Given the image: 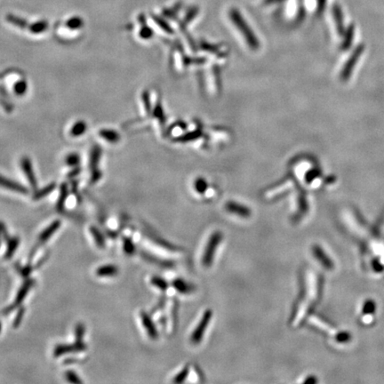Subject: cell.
Wrapping results in <instances>:
<instances>
[{"mask_svg":"<svg viewBox=\"0 0 384 384\" xmlns=\"http://www.w3.org/2000/svg\"><path fill=\"white\" fill-rule=\"evenodd\" d=\"M230 18L236 27L238 28V30L243 34L244 39L246 40L247 44L253 48L257 47V38L254 36L253 32L251 31L248 24L243 18V16H241L240 12L237 9H231V12H230Z\"/></svg>","mask_w":384,"mask_h":384,"instance_id":"6da1fadb","label":"cell"},{"mask_svg":"<svg viewBox=\"0 0 384 384\" xmlns=\"http://www.w3.org/2000/svg\"><path fill=\"white\" fill-rule=\"evenodd\" d=\"M222 239V233L214 232L208 240V244H207L205 252H204L203 259H202L204 266H211L212 259L214 257V253L216 252V248L221 243Z\"/></svg>","mask_w":384,"mask_h":384,"instance_id":"7a4b0ae2","label":"cell"},{"mask_svg":"<svg viewBox=\"0 0 384 384\" xmlns=\"http://www.w3.org/2000/svg\"><path fill=\"white\" fill-rule=\"evenodd\" d=\"M86 344L83 342H75V344H59L54 348V356L59 357L68 353L80 352L86 350Z\"/></svg>","mask_w":384,"mask_h":384,"instance_id":"3957f363","label":"cell"},{"mask_svg":"<svg viewBox=\"0 0 384 384\" xmlns=\"http://www.w3.org/2000/svg\"><path fill=\"white\" fill-rule=\"evenodd\" d=\"M211 316H212V313H211L210 311L205 312V314L202 316V318L199 322V325H197L196 329H195L193 334L191 335L190 341H191L192 344H199V343H200V341L203 338L205 331L207 329L208 324L210 322Z\"/></svg>","mask_w":384,"mask_h":384,"instance_id":"277c9868","label":"cell"},{"mask_svg":"<svg viewBox=\"0 0 384 384\" xmlns=\"http://www.w3.org/2000/svg\"><path fill=\"white\" fill-rule=\"evenodd\" d=\"M34 285H35V280L32 279H29L25 281V282L23 283V285L21 286V288L19 289L18 293L16 294L15 301H14V303H13V305L16 308L20 306V305L23 303L24 299L26 298V296H27V294H29L30 290L32 289Z\"/></svg>","mask_w":384,"mask_h":384,"instance_id":"5b68a950","label":"cell"},{"mask_svg":"<svg viewBox=\"0 0 384 384\" xmlns=\"http://www.w3.org/2000/svg\"><path fill=\"white\" fill-rule=\"evenodd\" d=\"M362 52H363L362 47L357 48V49L353 53L351 57L349 59L346 65L344 66V70H343V73H342V77H343L344 80L347 79V78L350 76V74L352 72L353 68H354L355 64H357V61L359 59V56H360V54H362Z\"/></svg>","mask_w":384,"mask_h":384,"instance_id":"8992f818","label":"cell"},{"mask_svg":"<svg viewBox=\"0 0 384 384\" xmlns=\"http://www.w3.org/2000/svg\"><path fill=\"white\" fill-rule=\"evenodd\" d=\"M140 319H141L142 325L144 326V328L147 331L149 337L151 339L158 338V331L156 329L153 321H152L149 315H148L145 312H140Z\"/></svg>","mask_w":384,"mask_h":384,"instance_id":"52a82bcc","label":"cell"},{"mask_svg":"<svg viewBox=\"0 0 384 384\" xmlns=\"http://www.w3.org/2000/svg\"><path fill=\"white\" fill-rule=\"evenodd\" d=\"M61 224L62 223L60 220H55L54 222H52L49 226L41 232L40 235L38 237V241L40 243H45L46 240H49L50 238L59 230Z\"/></svg>","mask_w":384,"mask_h":384,"instance_id":"ba28073f","label":"cell"},{"mask_svg":"<svg viewBox=\"0 0 384 384\" xmlns=\"http://www.w3.org/2000/svg\"><path fill=\"white\" fill-rule=\"evenodd\" d=\"M0 186L4 187L5 189H8V190L17 191L22 194H27L28 193V190L24 186L21 185L18 182L5 179L4 177L0 176Z\"/></svg>","mask_w":384,"mask_h":384,"instance_id":"9c48e42d","label":"cell"},{"mask_svg":"<svg viewBox=\"0 0 384 384\" xmlns=\"http://www.w3.org/2000/svg\"><path fill=\"white\" fill-rule=\"evenodd\" d=\"M226 209L229 212L237 214L239 216L248 217L250 215V210L248 208H244V206H241L240 204L231 203L227 204Z\"/></svg>","mask_w":384,"mask_h":384,"instance_id":"30bf717a","label":"cell"},{"mask_svg":"<svg viewBox=\"0 0 384 384\" xmlns=\"http://www.w3.org/2000/svg\"><path fill=\"white\" fill-rule=\"evenodd\" d=\"M22 167H23L24 174L26 175V176H27L28 180L30 181L31 185H32L33 188H36V178H35V175H34L33 170H32L31 161H30L28 158H23V161H22Z\"/></svg>","mask_w":384,"mask_h":384,"instance_id":"8fae6325","label":"cell"},{"mask_svg":"<svg viewBox=\"0 0 384 384\" xmlns=\"http://www.w3.org/2000/svg\"><path fill=\"white\" fill-rule=\"evenodd\" d=\"M118 268L115 265H104L96 270V275L98 277H113L118 275Z\"/></svg>","mask_w":384,"mask_h":384,"instance_id":"7c38bea8","label":"cell"},{"mask_svg":"<svg viewBox=\"0 0 384 384\" xmlns=\"http://www.w3.org/2000/svg\"><path fill=\"white\" fill-rule=\"evenodd\" d=\"M19 244H20V239L18 237H14L7 240V248L5 253V259H11L13 257V255L18 248Z\"/></svg>","mask_w":384,"mask_h":384,"instance_id":"4fadbf2b","label":"cell"},{"mask_svg":"<svg viewBox=\"0 0 384 384\" xmlns=\"http://www.w3.org/2000/svg\"><path fill=\"white\" fill-rule=\"evenodd\" d=\"M90 232L94 240H95V244H97V246H99L101 248L105 247V238H104V234L100 231L99 229L95 226H91Z\"/></svg>","mask_w":384,"mask_h":384,"instance_id":"5bb4252c","label":"cell"},{"mask_svg":"<svg viewBox=\"0 0 384 384\" xmlns=\"http://www.w3.org/2000/svg\"><path fill=\"white\" fill-rule=\"evenodd\" d=\"M100 136H102L104 140H108L111 143H116L120 139L119 135L117 132L113 131V130H108V129L102 130L100 132Z\"/></svg>","mask_w":384,"mask_h":384,"instance_id":"9a60e30c","label":"cell"},{"mask_svg":"<svg viewBox=\"0 0 384 384\" xmlns=\"http://www.w3.org/2000/svg\"><path fill=\"white\" fill-rule=\"evenodd\" d=\"M68 197V189L66 184H63L62 189H61V194H60L59 199L56 204V208L58 211H62L64 208V204Z\"/></svg>","mask_w":384,"mask_h":384,"instance_id":"2e32d148","label":"cell"},{"mask_svg":"<svg viewBox=\"0 0 384 384\" xmlns=\"http://www.w3.org/2000/svg\"><path fill=\"white\" fill-rule=\"evenodd\" d=\"M123 248H124V252L127 253V255H133L136 253V245L130 238H124Z\"/></svg>","mask_w":384,"mask_h":384,"instance_id":"e0dca14e","label":"cell"},{"mask_svg":"<svg viewBox=\"0 0 384 384\" xmlns=\"http://www.w3.org/2000/svg\"><path fill=\"white\" fill-rule=\"evenodd\" d=\"M54 188H55V186H54V183H52V184H49V185L46 186V187H45L44 189L38 190L37 192H36L35 195H34V197H33V199H35V200H38V199L44 198V197H45V196L49 195L50 193H51V192H52V191L54 190Z\"/></svg>","mask_w":384,"mask_h":384,"instance_id":"ac0fdd59","label":"cell"},{"mask_svg":"<svg viewBox=\"0 0 384 384\" xmlns=\"http://www.w3.org/2000/svg\"><path fill=\"white\" fill-rule=\"evenodd\" d=\"M86 130V125L83 121L77 122L73 126L72 130H71V135L73 136H81L83 133H85Z\"/></svg>","mask_w":384,"mask_h":384,"instance_id":"d6986e66","label":"cell"},{"mask_svg":"<svg viewBox=\"0 0 384 384\" xmlns=\"http://www.w3.org/2000/svg\"><path fill=\"white\" fill-rule=\"evenodd\" d=\"M86 332V327L82 323H78L75 328V340L76 342H83L84 335Z\"/></svg>","mask_w":384,"mask_h":384,"instance_id":"ffe728a7","label":"cell"},{"mask_svg":"<svg viewBox=\"0 0 384 384\" xmlns=\"http://www.w3.org/2000/svg\"><path fill=\"white\" fill-rule=\"evenodd\" d=\"M65 379L67 380L70 384H82V381L79 378V376L73 371H67L65 373Z\"/></svg>","mask_w":384,"mask_h":384,"instance_id":"44dd1931","label":"cell"},{"mask_svg":"<svg viewBox=\"0 0 384 384\" xmlns=\"http://www.w3.org/2000/svg\"><path fill=\"white\" fill-rule=\"evenodd\" d=\"M151 284L161 290H166L168 286V282L159 277H153L151 279Z\"/></svg>","mask_w":384,"mask_h":384,"instance_id":"7402d4cb","label":"cell"},{"mask_svg":"<svg viewBox=\"0 0 384 384\" xmlns=\"http://www.w3.org/2000/svg\"><path fill=\"white\" fill-rule=\"evenodd\" d=\"M24 313H25V308H20L17 314H16V316L14 317V322H13V327L14 328H18L19 325L22 324Z\"/></svg>","mask_w":384,"mask_h":384,"instance_id":"603a6c76","label":"cell"},{"mask_svg":"<svg viewBox=\"0 0 384 384\" xmlns=\"http://www.w3.org/2000/svg\"><path fill=\"white\" fill-rule=\"evenodd\" d=\"M14 91H15V94L18 95H23L26 91H27V84L26 82L21 81L16 84V86H14Z\"/></svg>","mask_w":384,"mask_h":384,"instance_id":"cb8c5ba5","label":"cell"},{"mask_svg":"<svg viewBox=\"0 0 384 384\" xmlns=\"http://www.w3.org/2000/svg\"><path fill=\"white\" fill-rule=\"evenodd\" d=\"M174 286H175L177 290L181 291V293H187V292L189 291V285H186V283H184V282H182V281L181 280L175 281Z\"/></svg>","mask_w":384,"mask_h":384,"instance_id":"d4e9b609","label":"cell"},{"mask_svg":"<svg viewBox=\"0 0 384 384\" xmlns=\"http://www.w3.org/2000/svg\"><path fill=\"white\" fill-rule=\"evenodd\" d=\"M188 372H189V371H188V368H187V367L184 368V369H182L181 373H180L179 375H176V377H175V379L174 382H175V383H181L183 380L185 379L186 376L188 375Z\"/></svg>","mask_w":384,"mask_h":384,"instance_id":"484cf974","label":"cell"},{"mask_svg":"<svg viewBox=\"0 0 384 384\" xmlns=\"http://www.w3.org/2000/svg\"><path fill=\"white\" fill-rule=\"evenodd\" d=\"M77 162H79V158L77 157V155H70L67 158V164L69 166L77 165Z\"/></svg>","mask_w":384,"mask_h":384,"instance_id":"4316f807","label":"cell"},{"mask_svg":"<svg viewBox=\"0 0 384 384\" xmlns=\"http://www.w3.org/2000/svg\"><path fill=\"white\" fill-rule=\"evenodd\" d=\"M32 266L28 264L27 266L24 267L23 270H22V275H23V277H29L30 276V274L32 273Z\"/></svg>","mask_w":384,"mask_h":384,"instance_id":"83f0119b","label":"cell"},{"mask_svg":"<svg viewBox=\"0 0 384 384\" xmlns=\"http://www.w3.org/2000/svg\"><path fill=\"white\" fill-rule=\"evenodd\" d=\"M80 360L78 359H75V358H68V359H66L65 361H64V363L66 364V365H70V364H77V362H79Z\"/></svg>","mask_w":384,"mask_h":384,"instance_id":"f1b7e54d","label":"cell"},{"mask_svg":"<svg viewBox=\"0 0 384 384\" xmlns=\"http://www.w3.org/2000/svg\"><path fill=\"white\" fill-rule=\"evenodd\" d=\"M5 224L3 222H0V236L2 235L3 233H5Z\"/></svg>","mask_w":384,"mask_h":384,"instance_id":"f546056e","label":"cell"},{"mask_svg":"<svg viewBox=\"0 0 384 384\" xmlns=\"http://www.w3.org/2000/svg\"><path fill=\"white\" fill-rule=\"evenodd\" d=\"M282 0H266L267 3H276V2H279Z\"/></svg>","mask_w":384,"mask_h":384,"instance_id":"4dcf8cb0","label":"cell"},{"mask_svg":"<svg viewBox=\"0 0 384 384\" xmlns=\"http://www.w3.org/2000/svg\"><path fill=\"white\" fill-rule=\"evenodd\" d=\"M0 332H1V323H0Z\"/></svg>","mask_w":384,"mask_h":384,"instance_id":"1f68e13d","label":"cell"}]
</instances>
